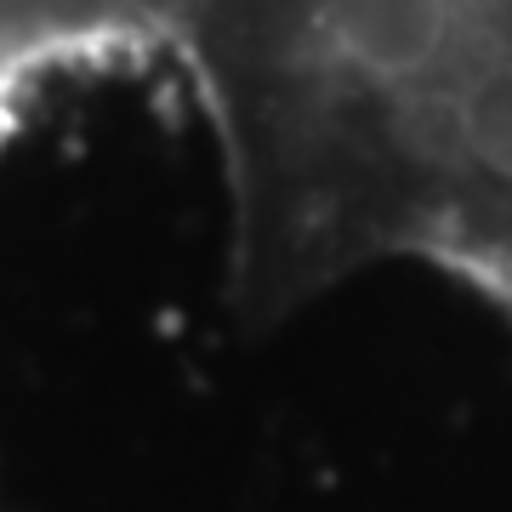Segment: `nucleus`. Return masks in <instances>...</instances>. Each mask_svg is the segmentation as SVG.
<instances>
[{
  "label": "nucleus",
  "mask_w": 512,
  "mask_h": 512,
  "mask_svg": "<svg viewBox=\"0 0 512 512\" xmlns=\"http://www.w3.org/2000/svg\"><path fill=\"white\" fill-rule=\"evenodd\" d=\"M251 325L410 262L512 319V0H183Z\"/></svg>",
  "instance_id": "nucleus-1"
}]
</instances>
